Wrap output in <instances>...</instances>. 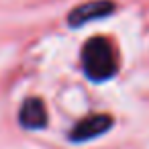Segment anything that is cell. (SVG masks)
Segmentation results:
<instances>
[{
  "mask_svg": "<svg viewBox=\"0 0 149 149\" xmlns=\"http://www.w3.org/2000/svg\"><path fill=\"white\" fill-rule=\"evenodd\" d=\"M82 61H84L86 74L96 82H102V80L110 78L116 72V65H118L116 49L104 37H94L84 45Z\"/></svg>",
  "mask_w": 149,
  "mask_h": 149,
  "instance_id": "cell-1",
  "label": "cell"
},
{
  "mask_svg": "<svg viewBox=\"0 0 149 149\" xmlns=\"http://www.w3.org/2000/svg\"><path fill=\"white\" fill-rule=\"evenodd\" d=\"M110 125H112V118H110L108 114H90V116H86L82 123L76 125V129H74V133H72V139H74V141H86V139L98 137V135H102Z\"/></svg>",
  "mask_w": 149,
  "mask_h": 149,
  "instance_id": "cell-2",
  "label": "cell"
},
{
  "mask_svg": "<svg viewBox=\"0 0 149 149\" xmlns=\"http://www.w3.org/2000/svg\"><path fill=\"white\" fill-rule=\"evenodd\" d=\"M112 8H114V4L110 0H92V2H86V4H82L70 13V23L82 25V23L92 21V19H100V17L108 15Z\"/></svg>",
  "mask_w": 149,
  "mask_h": 149,
  "instance_id": "cell-3",
  "label": "cell"
},
{
  "mask_svg": "<svg viewBox=\"0 0 149 149\" xmlns=\"http://www.w3.org/2000/svg\"><path fill=\"white\" fill-rule=\"evenodd\" d=\"M21 123L27 129H41L47 123V110L39 98H31L21 108Z\"/></svg>",
  "mask_w": 149,
  "mask_h": 149,
  "instance_id": "cell-4",
  "label": "cell"
}]
</instances>
